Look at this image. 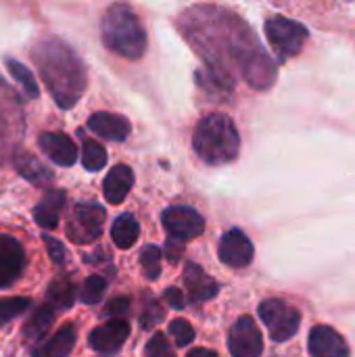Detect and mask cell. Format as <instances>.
Masks as SVG:
<instances>
[{
	"label": "cell",
	"mask_w": 355,
	"mask_h": 357,
	"mask_svg": "<svg viewBox=\"0 0 355 357\" xmlns=\"http://www.w3.org/2000/svg\"><path fill=\"white\" fill-rule=\"evenodd\" d=\"M132 184H134L132 169L128 165H115V167H111V172L105 178L103 195L111 205H119L132 190Z\"/></svg>",
	"instance_id": "obj_16"
},
{
	"label": "cell",
	"mask_w": 355,
	"mask_h": 357,
	"mask_svg": "<svg viewBox=\"0 0 355 357\" xmlns=\"http://www.w3.org/2000/svg\"><path fill=\"white\" fill-rule=\"evenodd\" d=\"M75 299V287L67 276L56 278L50 289H48V303L52 307H61V310H69L73 305Z\"/></svg>",
	"instance_id": "obj_22"
},
{
	"label": "cell",
	"mask_w": 355,
	"mask_h": 357,
	"mask_svg": "<svg viewBox=\"0 0 355 357\" xmlns=\"http://www.w3.org/2000/svg\"><path fill=\"white\" fill-rule=\"evenodd\" d=\"M15 167H17V172L25 180H29L36 186H42V184H46V182L52 180V174L36 157H31V155H19L15 159Z\"/></svg>",
	"instance_id": "obj_21"
},
{
	"label": "cell",
	"mask_w": 355,
	"mask_h": 357,
	"mask_svg": "<svg viewBox=\"0 0 355 357\" xmlns=\"http://www.w3.org/2000/svg\"><path fill=\"white\" fill-rule=\"evenodd\" d=\"M186 357H218V354L211 349H192Z\"/></svg>",
	"instance_id": "obj_35"
},
{
	"label": "cell",
	"mask_w": 355,
	"mask_h": 357,
	"mask_svg": "<svg viewBox=\"0 0 355 357\" xmlns=\"http://www.w3.org/2000/svg\"><path fill=\"white\" fill-rule=\"evenodd\" d=\"M138 234H140V226L130 213H123L113 222L111 238L119 249H130L138 241Z\"/></svg>",
	"instance_id": "obj_19"
},
{
	"label": "cell",
	"mask_w": 355,
	"mask_h": 357,
	"mask_svg": "<svg viewBox=\"0 0 355 357\" xmlns=\"http://www.w3.org/2000/svg\"><path fill=\"white\" fill-rule=\"evenodd\" d=\"M310 354L312 357H349V347L335 328L322 324L310 333Z\"/></svg>",
	"instance_id": "obj_13"
},
{
	"label": "cell",
	"mask_w": 355,
	"mask_h": 357,
	"mask_svg": "<svg viewBox=\"0 0 355 357\" xmlns=\"http://www.w3.org/2000/svg\"><path fill=\"white\" fill-rule=\"evenodd\" d=\"M105 289H107L105 278H100V276H88L84 280L82 289H80V299L84 303H88V305H94V303H98L103 299Z\"/></svg>",
	"instance_id": "obj_26"
},
{
	"label": "cell",
	"mask_w": 355,
	"mask_h": 357,
	"mask_svg": "<svg viewBox=\"0 0 355 357\" xmlns=\"http://www.w3.org/2000/svg\"><path fill=\"white\" fill-rule=\"evenodd\" d=\"M105 224V209L98 203H77L67 222V236L77 245L94 243Z\"/></svg>",
	"instance_id": "obj_6"
},
{
	"label": "cell",
	"mask_w": 355,
	"mask_h": 357,
	"mask_svg": "<svg viewBox=\"0 0 355 357\" xmlns=\"http://www.w3.org/2000/svg\"><path fill=\"white\" fill-rule=\"evenodd\" d=\"M161 222H163V228L167 230V234L178 241L197 238L205 230V220L192 207H169L163 211Z\"/></svg>",
	"instance_id": "obj_7"
},
{
	"label": "cell",
	"mask_w": 355,
	"mask_h": 357,
	"mask_svg": "<svg viewBox=\"0 0 355 357\" xmlns=\"http://www.w3.org/2000/svg\"><path fill=\"white\" fill-rule=\"evenodd\" d=\"M220 259L230 268H247L253 261V243L241 230H228L220 241Z\"/></svg>",
	"instance_id": "obj_9"
},
{
	"label": "cell",
	"mask_w": 355,
	"mask_h": 357,
	"mask_svg": "<svg viewBox=\"0 0 355 357\" xmlns=\"http://www.w3.org/2000/svg\"><path fill=\"white\" fill-rule=\"evenodd\" d=\"M266 33L280 59L295 56L308 42V29L299 21L287 17H270L266 21Z\"/></svg>",
	"instance_id": "obj_4"
},
{
	"label": "cell",
	"mask_w": 355,
	"mask_h": 357,
	"mask_svg": "<svg viewBox=\"0 0 355 357\" xmlns=\"http://www.w3.org/2000/svg\"><path fill=\"white\" fill-rule=\"evenodd\" d=\"M25 270V251L19 241L0 234V289L10 287Z\"/></svg>",
	"instance_id": "obj_10"
},
{
	"label": "cell",
	"mask_w": 355,
	"mask_h": 357,
	"mask_svg": "<svg viewBox=\"0 0 355 357\" xmlns=\"http://www.w3.org/2000/svg\"><path fill=\"white\" fill-rule=\"evenodd\" d=\"M82 165L88 172H100L107 165V151L96 140L84 138L82 140Z\"/></svg>",
	"instance_id": "obj_24"
},
{
	"label": "cell",
	"mask_w": 355,
	"mask_h": 357,
	"mask_svg": "<svg viewBox=\"0 0 355 357\" xmlns=\"http://www.w3.org/2000/svg\"><path fill=\"white\" fill-rule=\"evenodd\" d=\"M88 128L96 136H100L105 140H113V142L126 140L130 136V130H132V126H130V121L126 117H121L117 113H105V111L90 115Z\"/></svg>",
	"instance_id": "obj_14"
},
{
	"label": "cell",
	"mask_w": 355,
	"mask_h": 357,
	"mask_svg": "<svg viewBox=\"0 0 355 357\" xmlns=\"http://www.w3.org/2000/svg\"><path fill=\"white\" fill-rule=\"evenodd\" d=\"M63 205H65V192L63 190H48L42 197V201L33 207V220L38 222V226H42L46 230L56 228Z\"/></svg>",
	"instance_id": "obj_18"
},
{
	"label": "cell",
	"mask_w": 355,
	"mask_h": 357,
	"mask_svg": "<svg viewBox=\"0 0 355 357\" xmlns=\"http://www.w3.org/2000/svg\"><path fill=\"white\" fill-rule=\"evenodd\" d=\"M128 310H130V301H128L126 297H119V299H113V301H109V303H107V307H105V316L121 318V316H126V314H128Z\"/></svg>",
	"instance_id": "obj_32"
},
{
	"label": "cell",
	"mask_w": 355,
	"mask_h": 357,
	"mask_svg": "<svg viewBox=\"0 0 355 357\" xmlns=\"http://www.w3.org/2000/svg\"><path fill=\"white\" fill-rule=\"evenodd\" d=\"M130 337V324L123 318H115L98 328H94L88 337V343L98 354H115L121 349L126 339Z\"/></svg>",
	"instance_id": "obj_11"
},
{
	"label": "cell",
	"mask_w": 355,
	"mask_h": 357,
	"mask_svg": "<svg viewBox=\"0 0 355 357\" xmlns=\"http://www.w3.org/2000/svg\"><path fill=\"white\" fill-rule=\"evenodd\" d=\"M146 357H176L174 349L167 343V337L157 333L153 335V339L146 343Z\"/></svg>",
	"instance_id": "obj_29"
},
{
	"label": "cell",
	"mask_w": 355,
	"mask_h": 357,
	"mask_svg": "<svg viewBox=\"0 0 355 357\" xmlns=\"http://www.w3.org/2000/svg\"><path fill=\"white\" fill-rule=\"evenodd\" d=\"M38 144L44 155L61 167H69L77 161V146L63 132H46L38 138Z\"/></svg>",
	"instance_id": "obj_12"
},
{
	"label": "cell",
	"mask_w": 355,
	"mask_h": 357,
	"mask_svg": "<svg viewBox=\"0 0 355 357\" xmlns=\"http://www.w3.org/2000/svg\"><path fill=\"white\" fill-rule=\"evenodd\" d=\"M197 155L209 165H224L239 157L241 136L234 121L224 113H211L203 117L192 136Z\"/></svg>",
	"instance_id": "obj_2"
},
{
	"label": "cell",
	"mask_w": 355,
	"mask_h": 357,
	"mask_svg": "<svg viewBox=\"0 0 355 357\" xmlns=\"http://www.w3.org/2000/svg\"><path fill=\"white\" fill-rule=\"evenodd\" d=\"M184 284H186L188 297L195 303L209 301L220 291L218 289V282L211 276H207L203 272V268H199L197 264H186V268H184Z\"/></svg>",
	"instance_id": "obj_15"
},
{
	"label": "cell",
	"mask_w": 355,
	"mask_h": 357,
	"mask_svg": "<svg viewBox=\"0 0 355 357\" xmlns=\"http://www.w3.org/2000/svg\"><path fill=\"white\" fill-rule=\"evenodd\" d=\"M75 345V328L71 324L61 326L48 341L36 345L31 349V357H67Z\"/></svg>",
	"instance_id": "obj_17"
},
{
	"label": "cell",
	"mask_w": 355,
	"mask_h": 357,
	"mask_svg": "<svg viewBox=\"0 0 355 357\" xmlns=\"http://www.w3.org/2000/svg\"><path fill=\"white\" fill-rule=\"evenodd\" d=\"M103 42L115 54L136 61L146 50V31L140 19L126 4H113L103 15Z\"/></svg>",
	"instance_id": "obj_3"
},
{
	"label": "cell",
	"mask_w": 355,
	"mask_h": 357,
	"mask_svg": "<svg viewBox=\"0 0 355 357\" xmlns=\"http://www.w3.org/2000/svg\"><path fill=\"white\" fill-rule=\"evenodd\" d=\"M169 335L174 337L178 347H186L195 339V328L186 320H174L169 322Z\"/></svg>",
	"instance_id": "obj_28"
},
{
	"label": "cell",
	"mask_w": 355,
	"mask_h": 357,
	"mask_svg": "<svg viewBox=\"0 0 355 357\" xmlns=\"http://www.w3.org/2000/svg\"><path fill=\"white\" fill-rule=\"evenodd\" d=\"M180 255H182V243H180L178 238H174L172 243H167V257H169L174 264H178V261H180Z\"/></svg>",
	"instance_id": "obj_34"
},
{
	"label": "cell",
	"mask_w": 355,
	"mask_h": 357,
	"mask_svg": "<svg viewBox=\"0 0 355 357\" xmlns=\"http://www.w3.org/2000/svg\"><path fill=\"white\" fill-rule=\"evenodd\" d=\"M42 241H44V245H46V249H48L50 259H52L56 266H61V264L65 261V257H67L63 243H61V241H56V238H52V236H48V234H44V236H42Z\"/></svg>",
	"instance_id": "obj_30"
},
{
	"label": "cell",
	"mask_w": 355,
	"mask_h": 357,
	"mask_svg": "<svg viewBox=\"0 0 355 357\" xmlns=\"http://www.w3.org/2000/svg\"><path fill=\"white\" fill-rule=\"evenodd\" d=\"M33 63L61 109H71L86 90V69L80 56L61 40H44L31 50Z\"/></svg>",
	"instance_id": "obj_1"
},
{
	"label": "cell",
	"mask_w": 355,
	"mask_h": 357,
	"mask_svg": "<svg viewBox=\"0 0 355 357\" xmlns=\"http://www.w3.org/2000/svg\"><path fill=\"white\" fill-rule=\"evenodd\" d=\"M232 357H259L264 354V339L253 318L243 316L234 322L228 339Z\"/></svg>",
	"instance_id": "obj_8"
},
{
	"label": "cell",
	"mask_w": 355,
	"mask_h": 357,
	"mask_svg": "<svg viewBox=\"0 0 355 357\" xmlns=\"http://www.w3.org/2000/svg\"><path fill=\"white\" fill-rule=\"evenodd\" d=\"M163 299H165V303H167L172 310H184V305H186L184 293L178 291V289H167L165 295H163Z\"/></svg>",
	"instance_id": "obj_33"
},
{
	"label": "cell",
	"mask_w": 355,
	"mask_h": 357,
	"mask_svg": "<svg viewBox=\"0 0 355 357\" xmlns=\"http://www.w3.org/2000/svg\"><path fill=\"white\" fill-rule=\"evenodd\" d=\"M259 318L264 320V324L270 331L272 341H276V343H285V341L293 339L301 324L299 312L278 299L264 301L259 305Z\"/></svg>",
	"instance_id": "obj_5"
},
{
	"label": "cell",
	"mask_w": 355,
	"mask_h": 357,
	"mask_svg": "<svg viewBox=\"0 0 355 357\" xmlns=\"http://www.w3.org/2000/svg\"><path fill=\"white\" fill-rule=\"evenodd\" d=\"M31 307V301L25 297H10V299H0V324L25 314Z\"/></svg>",
	"instance_id": "obj_27"
},
{
	"label": "cell",
	"mask_w": 355,
	"mask_h": 357,
	"mask_svg": "<svg viewBox=\"0 0 355 357\" xmlns=\"http://www.w3.org/2000/svg\"><path fill=\"white\" fill-rule=\"evenodd\" d=\"M6 69H8V73L13 75V79L19 82V86L23 88V92H25L29 98H38V96H40V88H38V84H36L33 73H31L21 61H17V59H6Z\"/></svg>",
	"instance_id": "obj_23"
},
{
	"label": "cell",
	"mask_w": 355,
	"mask_h": 357,
	"mask_svg": "<svg viewBox=\"0 0 355 357\" xmlns=\"http://www.w3.org/2000/svg\"><path fill=\"white\" fill-rule=\"evenodd\" d=\"M52 322H54V312H52V307H50V305H42V307H38V310L31 314V318L27 320V324H25V328H23V335H25L29 341L38 343V341L50 331Z\"/></svg>",
	"instance_id": "obj_20"
},
{
	"label": "cell",
	"mask_w": 355,
	"mask_h": 357,
	"mask_svg": "<svg viewBox=\"0 0 355 357\" xmlns=\"http://www.w3.org/2000/svg\"><path fill=\"white\" fill-rule=\"evenodd\" d=\"M140 268L149 280H157L161 274V251L153 245L144 247L140 253Z\"/></svg>",
	"instance_id": "obj_25"
},
{
	"label": "cell",
	"mask_w": 355,
	"mask_h": 357,
	"mask_svg": "<svg viewBox=\"0 0 355 357\" xmlns=\"http://www.w3.org/2000/svg\"><path fill=\"white\" fill-rule=\"evenodd\" d=\"M163 320V310L159 307V305H149L146 307V312H144V316L140 318V324H142V328L144 331H149V328H153L155 324H159Z\"/></svg>",
	"instance_id": "obj_31"
}]
</instances>
